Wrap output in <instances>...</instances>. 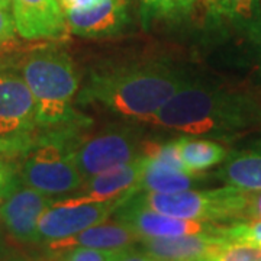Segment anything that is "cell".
Wrapping results in <instances>:
<instances>
[{
  "mask_svg": "<svg viewBox=\"0 0 261 261\" xmlns=\"http://www.w3.org/2000/svg\"><path fill=\"white\" fill-rule=\"evenodd\" d=\"M189 82L176 68L161 63L102 67L87 77L79 102L147 122Z\"/></svg>",
  "mask_w": 261,
  "mask_h": 261,
  "instance_id": "obj_1",
  "label": "cell"
},
{
  "mask_svg": "<svg viewBox=\"0 0 261 261\" xmlns=\"http://www.w3.org/2000/svg\"><path fill=\"white\" fill-rule=\"evenodd\" d=\"M37 105V126L44 129L68 125L80 116L73 103L80 84L71 57L56 47L29 51L16 65Z\"/></svg>",
  "mask_w": 261,
  "mask_h": 261,
  "instance_id": "obj_2",
  "label": "cell"
},
{
  "mask_svg": "<svg viewBox=\"0 0 261 261\" xmlns=\"http://www.w3.org/2000/svg\"><path fill=\"white\" fill-rule=\"evenodd\" d=\"M147 122L189 135H207L243 125L244 108L232 96L189 82Z\"/></svg>",
  "mask_w": 261,
  "mask_h": 261,
  "instance_id": "obj_3",
  "label": "cell"
},
{
  "mask_svg": "<svg viewBox=\"0 0 261 261\" xmlns=\"http://www.w3.org/2000/svg\"><path fill=\"white\" fill-rule=\"evenodd\" d=\"M19 177L27 186L47 196L71 193L86 181L75 164L73 147L65 145L60 134L32 141L22 157Z\"/></svg>",
  "mask_w": 261,
  "mask_h": 261,
  "instance_id": "obj_4",
  "label": "cell"
},
{
  "mask_svg": "<svg viewBox=\"0 0 261 261\" xmlns=\"http://www.w3.org/2000/svg\"><path fill=\"white\" fill-rule=\"evenodd\" d=\"M138 203L160 214L202 222L238 221L240 187L214 190H185L178 193H138L130 196Z\"/></svg>",
  "mask_w": 261,
  "mask_h": 261,
  "instance_id": "obj_5",
  "label": "cell"
},
{
  "mask_svg": "<svg viewBox=\"0 0 261 261\" xmlns=\"http://www.w3.org/2000/svg\"><path fill=\"white\" fill-rule=\"evenodd\" d=\"M141 154L140 137L129 128L102 130L73 147V157L84 180L122 167Z\"/></svg>",
  "mask_w": 261,
  "mask_h": 261,
  "instance_id": "obj_6",
  "label": "cell"
},
{
  "mask_svg": "<svg viewBox=\"0 0 261 261\" xmlns=\"http://www.w3.org/2000/svg\"><path fill=\"white\" fill-rule=\"evenodd\" d=\"M130 196H123L108 202L82 205L70 202V199L53 202L39 219L37 243L47 244L49 247L71 238L75 233L82 232L93 225L102 224Z\"/></svg>",
  "mask_w": 261,
  "mask_h": 261,
  "instance_id": "obj_7",
  "label": "cell"
},
{
  "mask_svg": "<svg viewBox=\"0 0 261 261\" xmlns=\"http://www.w3.org/2000/svg\"><path fill=\"white\" fill-rule=\"evenodd\" d=\"M37 128V105L16 65L0 61V138H28Z\"/></svg>",
  "mask_w": 261,
  "mask_h": 261,
  "instance_id": "obj_8",
  "label": "cell"
},
{
  "mask_svg": "<svg viewBox=\"0 0 261 261\" xmlns=\"http://www.w3.org/2000/svg\"><path fill=\"white\" fill-rule=\"evenodd\" d=\"M115 214L116 221L130 228L140 237V240L176 238L196 233H216L218 226V224L212 222L190 221L160 214L157 211L141 205L132 197L119 206Z\"/></svg>",
  "mask_w": 261,
  "mask_h": 261,
  "instance_id": "obj_9",
  "label": "cell"
},
{
  "mask_svg": "<svg viewBox=\"0 0 261 261\" xmlns=\"http://www.w3.org/2000/svg\"><path fill=\"white\" fill-rule=\"evenodd\" d=\"M51 203L49 196L27 186L19 177L0 202V222L19 243H37L39 219Z\"/></svg>",
  "mask_w": 261,
  "mask_h": 261,
  "instance_id": "obj_10",
  "label": "cell"
},
{
  "mask_svg": "<svg viewBox=\"0 0 261 261\" xmlns=\"http://www.w3.org/2000/svg\"><path fill=\"white\" fill-rule=\"evenodd\" d=\"M12 15L18 35L23 39H53L67 31L58 0H12Z\"/></svg>",
  "mask_w": 261,
  "mask_h": 261,
  "instance_id": "obj_11",
  "label": "cell"
},
{
  "mask_svg": "<svg viewBox=\"0 0 261 261\" xmlns=\"http://www.w3.org/2000/svg\"><path fill=\"white\" fill-rule=\"evenodd\" d=\"M67 31L79 37L113 35L128 22V0H99L87 9L65 10Z\"/></svg>",
  "mask_w": 261,
  "mask_h": 261,
  "instance_id": "obj_12",
  "label": "cell"
},
{
  "mask_svg": "<svg viewBox=\"0 0 261 261\" xmlns=\"http://www.w3.org/2000/svg\"><path fill=\"white\" fill-rule=\"evenodd\" d=\"M142 171L144 155L141 154L138 159L122 167L113 168L94 177L87 178L82 187V195L71 197L70 202L82 205L94 202H108L123 196H134V190Z\"/></svg>",
  "mask_w": 261,
  "mask_h": 261,
  "instance_id": "obj_13",
  "label": "cell"
},
{
  "mask_svg": "<svg viewBox=\"0 0 261 261\" xmlns=\"http://www.w3.org/2000/svg\"><path fill=\"white\" fill-rule=\"evenodd\" d=\"M140 241V237L126 225H123L119 221L116 222L105 221L102 224L93 225L82 232L75 233L71 238L53 244L48 248L53 251H65L75 247H83V248H94V250L113 252L128 247H134Z\"/></svg>",
  "mask_w": 261,
  "mask_h": 261,
  "instance_id": "obj_14",
  "label": "cell"
},
{
  "mask_svg": "<svg viewBox=\"0 0 261 261\" xmlns=\"http://www.w3.org/2000/svg\"><path fill=\"white\" fill-rule=\"evenodd\" d=\"M224 238L216 233H196L176 238L141 240L142 250L159 261H199Z\"/></svg>",
  "mask_w": 261,
  "mask_h": 261,
  "instance_id": "obj_15",
  "label": "cell"
},
{
  "mask_svg": "<svg viewBox=\"0 0 261 261\" xmlns=\"http://www.w3.org/2000/svg\"><path fill=\"white\" fill-rule=\"evenodd\" d=\"M144 155V154H142ZM200 174L170 167L144 155V171L135 186L134 196L138 193H178L192 190L202 180Z\"/></svg>",
  "mask_w": 261,
  "mask_h": 261,
  "instance_id": "obj_16",
  "label": "cell"
},
{
  "mask_svg": "<svg viewBox=\"0 0 261 261\" xmlns=\"http://www.w3.org/2000/svg\"><path fill=\"white\" fill-rule=\"evenodd\" d=\"M218 177L226 186L261 190V144L226 157L218 171Z\"/></svg>",
  "mask_w": 261,
  "mask_h": 261,
  "instance_id": "obj_17",
  "label": "cell"
},
{
  "mask_svg": "<svg viewBox=\"0 0 261 261\" xmlns=\"http://www.w3.org/2000/svg\"><path fill=\"white\" fill-rule=\"evenodd\" d=\"M177 145L183 166L193 174H200L202 171L224 163L228 157L226 148L211 140L181 137L177 138Z\"/></svg>",
  "mask_w": 261,
  "mask_h": 261,
  "instance_id": "obj_18",
  "label": "cell"
},
{
  "mask_svg": "<svg viewBox=\"0 0 261 261\" xmlns=\"http://www.w3.org/2000/svg\"><path fill=\"white\" fill-rule=\"evenodd\" d=\"M211 15L245 28L254 37L261 28L260 0H206Z\"/></svg>",
  "mask_w": 261,
  "mask_h": 261,
  "instance_id": "obj_19",
  "label": "cell"
},
{
  "mask_svg": "<svg viewBox=\"0 0 261 261\" xmlns=\"http://www.w3.org/2000/svg\"><path fill=\"white\" fill-rule=\"evenodd\" d=\"M216 235L228 243L261 248V221H235L226 225H218Z\"/></svg>",
  "mask_w": 261,
  "mask_h": 261,
  "instance_id": "obj_20",
  "label": "cell"
},
{
  "mask_svg": "<svg viewBox=\"0 0 261 261\" xmlns=\"http://www.w3.org/2000/svg\"><path fill=\"white\" fill-rule=\"evenodd\" d=\"M199 261H261V248L224 240L212 247Z\"/></svg>",
  "mask_w": 261,
  "mask_h": 261,
  "instance_id": "obj_21",
  "label": "cell"
},
{
  "mask_svg": "<svg viewBox=\"0 0 261 261\" xmlns=\"http://www.w3.org/2000/svg\"><path fill=\"white\" fill-rule=\"evenodd\" d=\"M147 18H176L189 12L186 0H140Z\"/></svg>",
  "mask_w": 261,
  "mask_h": 261,
  "instance_id": "obj_22",
  "label": "cell"
},
{
  "mask_svg": "<svg viewBox=\"0 0 261 261\" xmlns=\"http://www.w3.org/2000/svg\"><path fill=\"white\" fill-rule=\"evenodd\" d=\"M238 221H261V190L240 189Z\"/></svg>",
  "mask_w": 261,
  "mask_h": 261,
  "instance_id": "obj_23",
  "label": "cell"
},
{
  "mask_svg": "<svg viewBox=\"0 0 261 261\" xmlns=\"http://www.w3.org/2000/svg\"><path fill=\"white\" fill-rule=\"evenodd\" d=\"M32 138H0V166L12 164L13 160L23 157L29 147L32 145Z\"/></svg>",
  "mask_w": 261,
  "mask_h": 261,
  "instance_id": "obj_24",
  "label": "cell"
},
{
  "mask_svg": "<svg viewBox=\"0 0 261 261\" xmlns=\"http://www.w3.org/2000/svg\"><path fill=\"white\" fill-rule=\"evenodd\" d=\"M18 44V31L12 10L0 8V51H8Z\"/></svg>",
  "mask_w": 261,
  "mask_h": 261,
  "instance_id": "obj_25",
  "label": "cell"
},
{
  "mask_svg": "<svg viewBox=\"0 0 261 261\" xmlns=\"http://www.w3.org/2000/svg\"><path fill=\"white\" fill-rule=\"evenodd\" d=\"M63 257L60 261H111V251H102L94 248H83L75 247L63 251Z\"/></svg>",
  "mask_w": 261,
  "mask_h": 261,
  "instance_id": "obj_26",
  "label": "cell"
},
{
  "mask_svg": "<svg viewBox=\"0 0 261 261\" xmlns=\"http://www.w3.org/2000/svg\"><path fill=\"white\" fill-rule=\"evenodd\" d=\"M111 261H159L155 257L142 250V248H135V247H128L119 251H113L111 254Z\"/></svg>",
  "mask_w": 261,
  "mask_h": 261,
  "instance_id": "obj_27",
  "label": "cell"
},
{
  "mask_svg": "<svg viewBox=\"0 0 261 261\" xmlns=\"http://www.w3.org/2000/svg\"><path fill=\"white\" fill-rule=\"evenodd\" d=\"M18 178L19 171L16 170L15 163L0 166V202L5 199V196L8 195V192L16 183Z\"/></svg>",
  "mask_w": 261,
  "mask_h": 261,
  "instance_id": "obj_28",
  "label": "cell"
},
{
  "mask_svg": "<svg viewBox=\"0 0 261 261\" xmlns=\"http://www.w3.org/2000/svg\"><path fill=\"white\" fill-rule=\"evenodd\" d=\"M97 2L99 0H58L63 12H65V10L87 9V8L93 6L94 3H97Z\"/></svg>",
  "mask_w": 261,
  "mask_h": 261,
  "instance_id": "obj_29",
  "label": "cell"
},
{
  "mask_svg": "<svg viewBox=\"0 0 261 261\" xmlns=\"http://www.w3.org/2000/svg\"><path fill=\"white\" fill-rule=\"evenodd\" d=\"M0 8L12 10V0H0Z\"/></svg>",
  "mask_w": 261,
  "mask_h": 261,
  "instance_id": "obj_30",
  "label": "cell"
},
{
  "mask_svg": "<svg viewBox=\"0 0 261 261\" xmlns=\"http://www.w3.org/2000/svg\"><path fill=\"white\" fill-rule=\"evenodd\" d=\"M197 2H199V0H186L187 8H189V12L193 9V8H195V5L197 3Z\"/></svg>",
  "mask_w": 261,
  "mask_h": 261,
  "instance_id": "obj_31",
  "label": "cell"
},
{
  "mask_svg": "<svg viewBox=\"0 0 261 261\" xmlns=\"http://www.w3.org/2000/svg\"><path fill=\"white\" fill-rule=\"evenodd\" d=\"M254 41H257V44H258V45H260L261 47V28H260V31H258V32H257V34H255V35H254Z\"/></svg>",
  "mask_w": 261,
  "mask_h": 261,
  "instance_id": "obj_32",
  "label": "cell"
},
{
  "mask_svg": "<svg viewBox=\"0 0 261 261\" xmlns=\"http://www.w3.org/2000/svg\"><path fill=\"white\" fill-rule=\"evenodd\" d=\"M3 255H5V245H3V241H2V238H0V260H2Z\"/></svg>",
  "mask_w": 261,
  "mask_h": 261,
  "instance_id": "obj_33",
  "label": "cell"
},
{
  "mask_svg": "<svg viewBox=\"0 0 261 261\" xmlns=\"http://www.w3.org/2000/svg\"><path fill=\"white\" fill-rule=\"evenodd\" d=\"M0 261H27V260H23V258H20V257H10V258H5V260H0Z\"/></svg>",
  "mask_w": 261,
  "mask_h": 261,
  "instance_id": "obj_34",
  "label": "cell"
},
{
  "mask_svg": "<svg viewBox=\"0 0 261 261\" xmlns=\"http://www.w3.org/2000/svg\"><path fill=\"white\" fill-rule=\"evenodd\" d=\"M260 2H261V0H260Z\"/></svg>",
  "mask_w": 261,
  "mask_h": 261,
  "instance_id": "obj_35",
  "label": "cell"
}]
</instances>
